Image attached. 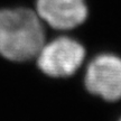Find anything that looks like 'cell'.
<instances>
[{
    "label": "cell",
    "mask_w": 121,
    "mask_h": 121,
    "mask_svg": "<svg viewBox=\"0 0 121 121\" xmlns=\"http://www.w3.org/2000/svg\"><path fill=\"white\" fill-rule=\"evenodd\" d=\"M45 45L40 17L26 8L0 10V54L15 62L37 57Z\"/></svg>",
    "instance_id": "6da1fadb"
},
{
    "label": "cell",
    "mask_w": 121,
    "mask_h": 121,
    "mask_svg": "<svg viewBox=\"0 0 121 121\" xmlns=\"http://www.w3.org/2000/svg\"><path fill=\"white\" fill-rule=\"evenodd\" d=\"M85 56L83 46L69 37L45 44L37 55L39 69L48 76L65 78L76 72Z\"/></svg>",
    "instance_id": "7a4b0ae2"
},
{
    "label": "cell",
    "mask_w": 121,
    "mask_h": 121,
    "mask_svg": "<svg viewBox=\"0 0 121 121\" xmlns=\"http://www.w3.org/2000/svg\"><path fill=\"white\" fill-rule=\"evenodd\" d=\"M85 86L107 101L121 99V58L112 54L95 57L87 66Z\"/></svg>",
    "instance_id": "3957f363"
},
{
    "label": "cell",
    "mask_w": 121,
    "mask_h": 121,
    "mask_svg": "<svg viewBox=\"0 0 121 121\" xmlns=\"http://www.w3.org/2000/svg\"><path fill=\"white\" fill-rule=\"evenodd\" d=\"M37 15L56 29H71L87 17L85 0H37Z\"/></svg>",
    "instance_id": "277c9868"
},
{
    "label": "cell",
    "mask_w": 121,
    "mask_h": 121,
    "mask_svg": "<svg viewBox=\"0 0 121 121\" xmlns=\"http://www.w3.org/2000/svg\"><path fill=\"white\" fill-rule=\"evenodd\" d=\"M120 121H121V119H120Z\"/></svg>",
    "instance_id": "5b68a950"
}]
</instances>
